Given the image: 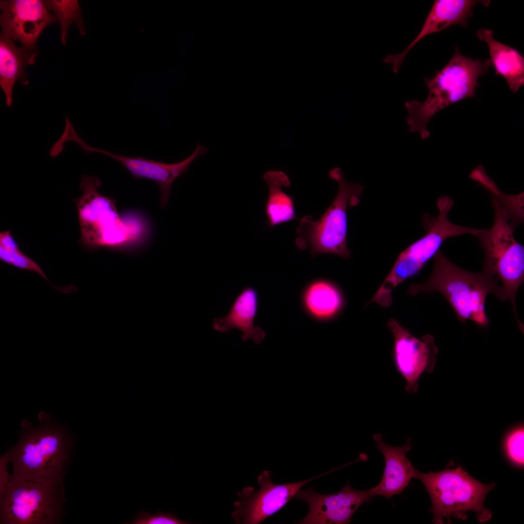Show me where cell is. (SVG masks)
I'll return each instance as SVG.
<instances>
[{
  "mask_svg": "<svg viewBox=\"0 0 524 524\" xmlns=\"http://www.w3.org/2000/svg\"><path fill=\"white\" fill-rule=\"evenodd\" d=\"M35 426L24 420L17 442L7 453L12 465L10 476L47 483H63L75 446L67 428L52 420L50 414H38Z\"/></svg>",
  "mask_w": 524,
  "mask_h": 524,
  "instance_id": "1",
  "label": "cell"
},
{
  "mask_svg": "<svg viewBox=\"0 0 524 524\" xmlns=\"http://www.w3.org/2000/svg\"><path fill=\"white\" fill-rule=\"evenodd\" d=\"M437 291L446 299L462 322L471 320L486 327L489 320L485 310L488 294L499 300H507L503 289L495 277L483 269L478 273L464 270L451 262L439 250L433 257L432 270L427 279L412 284L407 292L414 296L421 292Z\"/></svg>",
  "mask_w": 524,
  "mask_h": 524,
  "instance_id": "2",
  "label": "cell"
},
{
  "mask_svg": "<svg viewBox=\"0 0 524 524\" xmlns=\"http://www.w3.org/2000/svg\"><path fill=\"white\" fill-rule=\"evenodd\" d=\"M491 66L489 59H473L462 55L456 47L454 55L447 65L432 78H424L428 94L425 101H407V122L411 132H418L423 140L429 137L427 124L437 112L449 105L472 97L479 77Z\"/></svg>",
  "mask_w": 524,
  "mask_h": 524,
  "instance_id": "3",
  "label": "cell"
},
{
  "mask_svg": "<svg viewBox=\"0 0 524 524\" xmlns=\"http://www.w3.org/2000/svg\"><path fill=\"white\" fill-rule=\"evenodd\" d=\"M101 184L97 177H82V194L74 200L78 212L80 244L90 251L126 248L138 241L142 229L136 221L119 215L115 200L98 191Z\"/></svg>",
  "mask_w": 524,
  "mask_h": 524,
  "instance_id": "4",
  "label": "cell"
},
{
  "mask_svg": "<svg viewBox=\"0 0 524 524\" xmlns=\"http://www.w3.org/2000/svg\"><path fill=\"white\" fill-rule=\"evenodd\" d=\"M329 176L338 185L334 200L318 220L314 221L308 215L299 219L295 243L300 249L310 247L312 257L328 253L349 259L350 251L346 243L347 210L348 206L358 204L364 186L347 181L339 168L331 169Z\"/></svg>",
  "mask_w": 524,
  "mask_h": 524,
  "instance_id": "5",
  "label": "cell"
},
{
  "mask_svg": "<svg viewBox=\"0 0 524 524\" xmlns=\"http://www.w3.org/2000/svg\"><path fill=\"white\" fill-rule=\"evenodd\" d=\"M414 478L423 484L432 502L435 524L450 523L451 517L467 519V512H475L478 521L485 523L492 516L484 505L485 497L494 487L485 485L465 472L461 467L447 468L440 472L424 473L416 470Z\"/></svg>",
  "mask_w": 524,
  "mask_h": 524,
  "instance_id": "6",
  "label": "cell"
},
{
  "mask_svg": "<svg viewBox=\"0 0 524 524\" xmlns=\"http://www.w3.org/2000/svg\"><path fill=\"white\" fill-rule=\"evenodd\" d=\"M494 221L490 229H482L476 236L485 255L484 268L501 283L519 327L520 321L516 303L517 291L524 281V247L514 236L515 227L505 209L494 197L491 201Z\"/></svg>",
  "mask_w": 524,
  "mask_h": 524,
  "instance_id": "7",
  "label": "cell"
},
{
  "mask_svg": "<svg viewBox=\"0 0 524 524\" xmlns=\"http://www.w3.org/2000/svg\"><path fill=\"white\" fill-rule=\"evenodd\" d=\"M64 484L12 477L0 493V524H59L66 514Z\"/></svg>",
  "mask_w": 524,
  "mask_h": 524,
  "instance_id": "8",
  "label": "cell"
},
{
  "mask_svg": "<svg viewBox=\"0 0 524 524\" xmlns=\"http://www.w3.org/2000/svg\"><path fill=\"white\" fill-rule=\"evenodd\" d=\"M453 204V199L447 196L438 199V215L425 221L426 234L399 254L392 269L377 292L380 298L384 300L391 299L393 290L407 278L418 274L440 250L442 243L447 238L466 234L476 237L480 232L481 229L459 226L449 221L448 213Z\"/></svg>",
  "mask_w": 524,
  "mask_h": 524,
  "instance_id": "9",
  "label": "cell"
},
{
  "mask_svg": "<svg viewBox=\"0 0 524 524\" xmlns=\"http://www.w3.org/2000/svg\"><path fill=\"white\" fill-rule=\"evenodd\" d=\"M327 474L299 482L275 484L272 473L264 471L258 477L259 490L255 491L249 486L237 492L240 499L233 503L235 509L231 517L237 524H260L283 508L307 483Z\"/></svg>",
  "mask_w": 524,
  "mask_h": 524,
  "instance_id": "10",
  "label": "cell"
},
{
  "mask_svg": "<svg viewBox=\"0 0 524 524\" xmlns=\"http://www.w3.org/2000/svg\"><path fill=\"white\" fill-rule=\"evenodd\" d=\"M387 327L394 337L393 360L406 382L405 390L409 393H416L422 374L431 373L435 366L438 349L434 338L429 334L421 339L415 337L394 319L389 320Z\"/></svg>",
  "mask_w": 524,
  "mask_h": 524,
  "instance_id": "11",
  "label": "cell"
},
{
  "mask_svg": "<svg viewBox=\"0 0 524 524\" xmlns=\"http://www.w3.org/2000/svg\"><path fill=\"white\" fill-rule=\"evenodd\" d=\"M371 490H357L349 482L333 494H321L313 488L298 491L293 498L306 502L309 507L307 515L297 524H346L351 522L357 509L373 497Z\"/></svg>",
  "mask_w": 524,
  "mask_h": 524,
  "instance_id": "12",
  "label": "cell"
},
{
  "mask_svg": "<svg viewBox=\"0 0 524 524\" xmlns=\"http://www.w3.org/2000/svg\"><path fill=\"white\" fill-rule=\"evenodd\" d=\"M0 8V37L18 40L27 48H37L36 42L42 31L58 21L43 0H2Z\"/></svg>",
  "mask_w": 524,
  "mask_h": 524,
  "instance_id": "13",
  "label": "cell"
},
{
  "mask_svg": "<svg viewBox=\"0 0 524 524\" xmlns=\"http://www.w3.org/2000/svg\"><path fill=\"white\" fill-rule=\"evenodd\" d=\"M81 149L86 153H100L117 161L135 180L142 178L155 181L160 189L161 205L163 208L166 207L168 202L171 186L175 180L188 170L196 159L209 151L207 147L197 143L195 151L189 157L178 163L167 164L140 156L129 157L113 153L90 146L85 142L82 145Z\"/></svg>",
  "mask_w": 524,
  "mask_h": 524,
  "instance_id": "14",
  "label": "cell"
},
{
  "mask_svg": "<svg viewBox=\"0 0 524 524\" xmlns=\"http://www.w3.org/2000/svg\"><path fill=\"white\" fill-rule=\"evenodd\" d=\"M477 3H482L488 6L490 1L435 0L418 34L403 51L392 55L393 63L396 66H401L408 53L419 41L427 35L440 32L456 24L466 28L468 25L469 19L473 15V7Z\"/></svg>",
  "mask_w": 524,
  "mask_h": 524,
  "instance_id": "15",
  "label": "cell"
},
{
  "mask_svg": "<svg viewBox=\"0 0 524 524\" xmlns=\"http://www.w3.org/2000/svg\"><path fill=\"white\" fill-rule=\"evenodd\" d=\"M373 439L377 449L383 455L385 467L380 481L370 490L373 496L380 495L390 498L402 493L411 479L414 478L416 469L406 456L411 447L410 440L408 439L402 446L395 447L384 442L380 433L375 434Z\"/></svg>",
  "mask_w": 524,
  "mask_h": 524,
  "instance_id": "16",
  "label": "cell"
},
{
  "mask_svg": "<svg viewBox=\"0 0 524 524\" xmlns=\"http://www.w3.org/2000/svg\"><path fill=\"white\" fill-rule=\"evenodd\" d=\"M258 309L257 290L252 287H245L235 299L228 314L213 319V328L224 333L236 328L241 331L243 341L251 339L255 344H259L265 338L266 333L263 329L254 325Z\"/></svg>",
  "mask_w": 524,
  "mask_h": 524,
  "instance_id": "17",
  "label": "cell"
},
{
  "mask_svg": "<svg viewBox=\"0 0 524 524\" xmlns=\"http://www.w3.org/2000/svg\"><path fill=\"white\" fill-rule=\"evenodd\" d=\"M304 311L311 319L320 322L331 320L343 311L345 300L340 288L323 278L313 279L304 288L301 295Z\"/></svg>",
  "mask_w": 524,
  "mask_h": 524,
  "instance_id": "18",
  "label": "cell"
},
{
  "mask_svg": "<svg viewBox=\"0 0 524 524\" xmlns=\"http://www.w3.org/2000/svg\"><path fill=\"white\" fill-rule=\"evenodd\" d=\"M39 53L37 47H17L12 39L0 37V85L8 106L12 105L15 82L18 81L23 85L29 84L26 68L35 63Z\"/></svg>",
  "mask_w": 524,
  "mask_h": 524,
  "instance_id": "19",
  "label": "cell"
},
{
  "mask_svg": "<svg viewBox=\"0 0 524 524\" xmlns=\"http://www.w3.org/2000/svg\"><path fill=\"white\" fill-rule=\"evenodd\" d=\"M479 40L488 46L491 65L495 75L503 77L513 93L524 84V58L517 49L493 38V31L485 28L476 32Z\"/></svg>",
  "mask_w": 524,
  "mask_h": 524,
  "instance_id": "20",
  "label": "cell"
},
{
  "mask_svg": "<svg viewBox=\"0 0 524 524\" xmlns=\"http://www.w3.org/2000/svg\"><path fill=\"white\" fill-rule=\"evenodd\" d=\"M269 194L265 204L268 225L273 227L293 220H299L295 215L293 198L284 193L282 187L291 185L287 175L279 170H269L263 176Z\"/></svg>",
  "mask_w": 524,
  "mask_h": 524,
  "instance_id": "21",
  "label": "cell"
},
{
  "mask_svg": "<svg viewBox=\"0 0 524 524\" xmlns=\"http://www.w3.org/2000/svg\"><path fill=\"white\" fill-rule=\"evenodd\" d=\"M469 177L477 181L480 185L489 191L505 210L510 220L514 226L524 221V193L508 195L502 193L494 182L488 176L484 167L478 165L471 172Z\"/></svg>",
  "mask_w": 524,
  "mask_h": 524,
  "instance_id": "22",
  "label": "cell"
},
{
  "mask_svg": "<svg viewBox=\"0 0 524 524\" xmlns=\"http://www.w3.org/2000/svg\"><path fill=\"white\" fill-rule=\"evenodd\" d=\"M44 3L49 10L55 14L61 25V40L64 45L66 40L69 28L75 23L81 34L85 35L84 23L82 11L77 0H47Z\"/></svg>",
  "mask_w": 524,
  "mask_h": 524,
  "instance_id": "23",
  "label": "cell"
},
{
  "mask_svg": "<svg viewBox=\"0 0 524 524\" xmlns=\"http://www.w3.org/2000/svg\"><path fill=\"white\" fill-rule=\"evenodd\" d=\"M0 260L2 262L18 268L34 272L46 279L49 284L59 290L66 292L68 291L64 288H57L49 281L46 275L39 265L33 260L21 251L20 249L15 251H9L0 247Z\"/></svg>",
  "mask_w": 524,
  "mask_h": 524,
  "instance_id": "24",
  "label": "cell"
},
{
  "mask_svg": "<svg viewBox=\"0 0 524 524\" xmlns=\"http://www.w3.org/2000/svg\"><path fill=\"white\" fill-rule=\"evenodd\" d=\"M524 430L523 426L517 427L507 435L506 447L509 458L515 464H524Z\"/></svg>",
  "mask_w": 524,
  "mask_h": 524,
  "instance_id": "25",
  "label": "cell"
},
{
  "mask_svg": "<svg viewBox=\"0 0 524 524\" xmlns=\"http://www.w3.org/2000/svg\"><path fill=\"white\" fill-rule=\"evenodd\" d=\"M126 524H186L188 523L180 520L178 517L169 512L164 513L158 511L154 514L147 513L144 510H141L134 517L131 523Z\"/></svg>",
  "mask_w": 524,
  "mask_h": 524,
  "instance_id": "26",
  "label": "cell"
},
{
  "mask_svg": "<svg viewBox=\"0 0 524 524\" xmlns=\"http://www.w3.org/2000/svg\"><path fill=\"white\" fill-rule=\"evenodd\" d=\"M0 247L9 251H15L20 249L10 230L0 232Z\"/></svg>",
  "mask_w": 524,
  "mask_h": 524,
  "instance_id": "27",
  "label": "cell"
},
{
  "mask_svg": "<svg viewBox=\"0 0 524 524\" xmlns=\"http://www.w3.org/2000/svg\"><path fill=\"white\" fill-rule=\"evenodd\" d=\"M9 459L6 454L0 457V493H1L9 480L10 475L7 469Z\"/></svg>",
  "mask_w": 524,
  "mask_h": 524,
  "instance_id": "28",
  "label": "cell"
}]
</instances>
